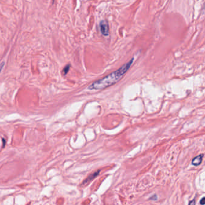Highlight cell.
<instances>
[{"mask_svg":"<svg viewBox=\"0 0 205 205\" xmlns=\"http://www.w3.org/2000/svg\"><path fill=\"white\" fill-rule=\"evenodd\" d=\"M133 61L134 58H131L129 62L124 64L118 70L112 72L110 74L108 75L102 79L93 82L91 85L89 86L88 89L91 90H102L115 84L119 81H120V79L124 76V75L127 72V71L130 68V66L133 63Z\"/></svg>","mask_w":205,"mask_h":205,"instance_id":"1","label":"cell"},{"mask_svg":"<svg viewBox=\"0 0 205 205\" xmlns=\"http://www.w3.org/2000/svg\"><path fill=\"white\" fill-rule=\"evenodd\" d=\"M99 26L101 33L105 36H108L110 33L109 26L108 22L105 20H102L100 22Z\"/></svg>","mask_w":205,"mask_h":205,"instance_id":"2","label":"cell"},{"mask_svg":"<svg viewBox=\"0 0 205 205\" xmlns=\"http://www.w3.org/2000/svg\"><path fill=\"white\" fill-rule=\"evenodd\" d=\"M100 172H101V170H97V171H94V172L92 173L91 174H90V175L86 179H85V180L84 181V182H83L82 184V185H83V186H86V185H88L90 182H91L93 181L94 178H96L99 175V174L100 173Z\"/></svg>","mask_w":205,"mask_h":205,"instance_id":"3","label":"cell"},{"mask_svg":"<svg viewBox=\"0 0 205 205\" xmlns=\"http://www.w3.org/2000/svg\"><path fill=\"white\" fill-rule=\"evenodd\" d=\"M204 156L203 154H200L197 156H196L192 160V164L194 166H199L203 160V158Z\"/></svg>","mask_w":205,"mask_h":205,"instance_id":"4","label":"cell"},{"mask_svg":"<svg viewBox=\"0 0 205 205\" xmlns=\"http://www.w3.org/2000/svg\"><path fill=\"white\" fill-rule=\"evenodd\" d=\"M69 69H70V64H68L67 65L63 70V74L64 75H66L68 73L69 71Z\"/></svg>","mask_w":205,"mask_h":205,"instance_id":"5","label":"cell"},{"mask_svg":"<svg viewBox=\"0 0 205 205\" xmlns=\"http://www.w3.org/2000/svg\"><path fill=\"white\" fill-rule=\"evenodd\" d=\"M200 205H205V197H203L201 200H200Z\"/></svg>","mask_w":205,"mask_h":205,"instance_id":"6","label":"cell"},{"mask_svg":"<svg viewBox=\"0 0 205 205\" xmlns=\"http://www.w3.org/2000/svg\"><path fill=\"white\" fill-rule=\"evenodd\" d=\"M4 62H2L1 64H0V72H1L2 68L4 67Z\"/></svg>","mask_w":205,"mask_h":205,"instance_id":"7","label":"cell"},{"mask_svg":"<svg viewBox=\"0 0 205 205\" xmlns=\"http://www.w3.org/2000/svg\"><path fill=\"white\" fill-rule=\"evenodd\" d=\"M195 204V199H193L192 202H190L189 203V205H194Z\"/></svg>","mask_w":205,"mask_h":205,"instance_id":"8","label":"cell"}]
</instances>
